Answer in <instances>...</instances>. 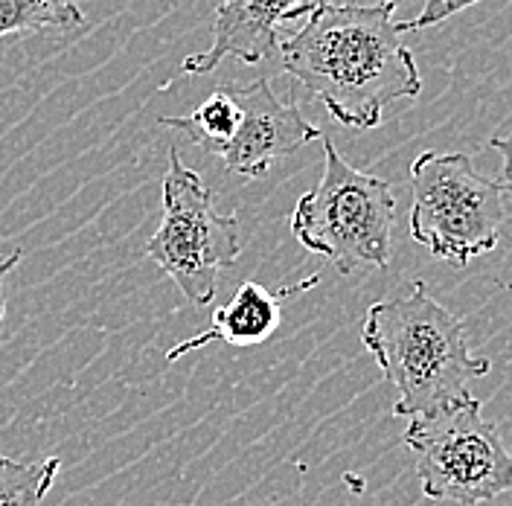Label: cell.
I'll use <instances>...</instances> for the list:
<instances>
[{
    "instance_id": "ba28073f",
    "label": "cell",
    "mask_w": 512,
    "mask_h": 506,
    "mask_svg": "<svg viewBox=\"0 0 512 506\" xmlns=\"http://www.w3.org/2000/svg\"><path fill=\"white\" fill-rule=\"evenodd\" d=\"M332 0H222L213 18V44L184 59V73H213L224 59L242 64L271 62L280 56V27L312 15Z\"/></svg>"
},
{
    "instance_id": "52a82bcc",
    "label": "cell",
    "mask_w": 512,
    "mask_h": 506,
    "mask_svg": "<svg viewBox=\"0 0 512 506\" xmlns=\"http://www.w3.org/2000/svg\"><path fill=\"white\" fill-rule=\"evenodd\" d=\"M230 91L239 108V123L227 149L219 155L227 172L262 178L277 160L294 155L320 137V128L303 117L297 102L291 96L280 99L268 79H256L245 88L230 85Z\"/></svg>"
},
{
    "instance_id": "30bf717a",
    "label": "cell",
    "mask_w": 512,
    "mask_h": 506,
    "mask_svg": "<svg viewBox=\"0 0 512 506\" xmlns=\"http://www.w3.org/2000/svg\"><path fill=\"white\" fill-rule=\"evenodd\" d=\"M160 126L172 131H184L195 146H201L210 155H222L239 123V108L230 85L207 96L187 117H160Z\"/></svg>"
},
{
    "instance_id": "8992f818",
    "label": "cell",
    "mask_w": 512,
    "mask_h": 506,
    "mask_svg": "<svg viewBox=\"0 0 512 506\" xmlns=\"http://www.w3.org/2000/svg\"><path fill=\"white\" fill-rule=\"evenodd\" d=\"M405 445L414 451L422 495L431 501L478 506L512 492V451L475 396L411 419Z\"/></svg>"
},
{
    "instance_id": "7a4b0ae2",
    "label": "cell",
    "mask_w": 512,
    "mask_h": 506,
    "mask_svg": "<svg viewBox=\"0 0 512 506\" xmlns=\"http://www.w3.org/2000/svg\"><path fill=\"white\" fill-rule=\"evenodd\" d=\"M361 344L396 387V419L460 405L472 399V384L492 373V361L469 347L463 317L434 300L422 280L367 309Z\"/></svg>"
},
{
    "instance_id": "8fae6325",
    "label": "cell",
    "mask_w": 512,
    "mask_h": 506,
    "mask_svg": "<svg viewBox=\"0 0 512 506\" xmlns=\"http://www.w3.org/2000/svg\"><path fill=\"white\" fill-rule=\"evenodd\" d=\"M85 15L76 0H0V38L15 32L76 30Z\"/></svg>"
},
{
    "instance_id": "7c38bea8",
    "label": "cell",
    "mask_w": 512,
    "mask_h": 506,
    "mask_svg": "<svg viewBox=\"0 0 512 506\" xmlns=\"http://www.w3.org/2000/svg\"><path fill=\"white\" fill-rule=\"evenodd\" d=\"M62 469L59 457H44L38 463H18L0 454V506H41L56 475Z\"/></svg>"
},
{
    "instance_id": "9c48e42d",
    "label": "cell",
    "mask_w": 512,
    "mask_h": 506,
    "mask_svg": "<svg viewBox=\"0 0 512 506\" xmlns=\"http://www.w3.org/2000/svg\"><path fill=\"white\" fill-rule=\"evenodd\" d=\"M320 277H309V280H300L294 285H280V288H265L259 283H242L236 288V294L219 306L213 312V323L210 329H204L201 335L181 341L175 349L166 352V361H178L184 358L192 349L207 347L213 341L227 344V347H256V344H265L283 323V303L309 291L312 285H318Z\"/></svg>"
},
{
    "instance_id": "6da1fadb",
    "label": "cell",
    "mask_w": 512,
    "mask_h": 506,
    "mask_svg": "<svg viewBox=\"0 0 512 506\" xmlns=\"http://www.w3.org/2000/svg\"><path fill=\"white\" fill-rule=\"evenodd\" d=\"M393 12V0L329 3L309 15L303 30L280 41V67L318 96L341 126L379 128L390 102L422 91L405 44V21H396Z\"/></svg>"
},
{
    "instance_id": "5bb4252c",
    "label": "cell",
    "mask_w": 512,
    "mask_h": 506,
    "mask_svg": "<svg viewBox=\"0 0 512 506\" xmlns=\"http://www.w3.org/2000/svg\"><path fill=\"white\" fill-rule=\"evenodd\" d=\"M489 146L501 155V187H504V192H510L512 195V128L510 131H501V134H495L492 140H489Z\"/></svg>"
},
{
    "instance_id": "5b68a950",
    "label": "cell",
    "mask_w": 512,
    "mask_h": 506,
    "mask_svg": "<svg viewBox=\"0 0 512 506\" xmlns=\"http://www.w3.org/2000/svg\"><path fill=\"white\" fill-rule=\"evenodd\" d=\"M242 253L239 216L216 210V195L190 169L181 152L169 146L163 175V219L146 245V256L172 277L192 306H210L224 271Z\"/></svg>"
},
{
    "instance_id": "9a60e30c",
    "label": "cell",
    "mask_w": 512,
    "mask_h": 506,
    "mask_svg": "<svg viewBox=\"0 0 512 506\" xmlns=\"http://www.w3.org/2000/svg\"><path fill=\"white\" fill-rule=\"evenodd\" d=\"M21 262V251H12L6 259H0V320L6 315V303H3V283H6V277L12 274V268Z\"/></svg>"
},
{
    "instance_id": "277c9868",
    "label": "cell",
    "mask_w": 512,
    "mask_h": 506,
    "mask_svg": "<svg viewBox=\"0 0 512 506\" xmlns=\"http://www.w3.org/2000/svg\"><path fill=\"white\" fill-rule=\"evenodd\" d=\"M411 236L437 259L466 268L495 251L507 222L504 187L463 152H422L411 163Z\"/></svg>"
},
{
    "instance_id": "4fadbf2b",
    "label": "cell",
    "mask_w": 512,
    "mask_h": 506,
    "mask_svg": "<svg viewBox=\"0 0 512 506\" xmlns=\"http://www.w3.org/2000/svg\"><path fill=\"white\" fill-rule=\"evenodd\" d=\"M480 0H422V9L416 15L414 21H405V32H422L443 24L446 18L475 6Z\"/></svg>"
},
{
    "instance_id": "3957f363",
    "label": "cell",
    "mask_w": 512,
    "mask_h": 506,
    "mask_svg": "<svg viewBox=\"0 0 512 506\" xmlns=\"http://www.w3.org/2000/svg\"><path fill=\"white\" fill-rule=\"evenodd\" d=\"M396 198L393 187L350 166L323 137V172L315 190L300 195L291 233L306 251L326 256L341 274L364 265L387 268Z\"/></svg>"
}]
</instances>
